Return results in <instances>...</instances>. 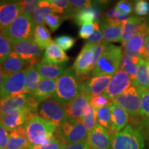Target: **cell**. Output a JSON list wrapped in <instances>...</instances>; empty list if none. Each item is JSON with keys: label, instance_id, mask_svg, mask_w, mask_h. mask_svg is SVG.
Instances as JSON below:
<instances>
[{"label": "cell", "instance_id": "1", "mask_svg": "<svg viewBox=\"0 0 149 149\" xmlns=\"http://www.w3.org/2000/svg\"><path fill=\"white\" fill-rule=\"evenodd\" d=\"M24 127L26 131L28 138L31 145L44 146L48 144L55 137L57 126L36 115L26 121Z\"/></svg>", "mask_w": 149, "mask_h": 149}, {"label": "cell", "instance_id": "2", "mask_svg": "<svg viewBox=\"0 0 149 149\" xmlns=\"http://www.w3.org/2000/svg\"><path fill=\"white\" fill-rule=\"evenodd\" d=\"M82 83L72 68H68L57 80V87L53 97L66 106L81 93Z\"/></svg>", "mask_w": 149, "mask_h": 149}, {"label": "cell", "instance_id": "3", "mask_svg": "<svg viewBox=\"0 0 149 149\" xmlns=\"http://www.w3.org/2000/svg\"><path fill=\"white\" fill-rule=\"evenodd\" d=\"M122 56V47L110 44L98 59L91 75L113 76L120 69Z\"/></svg>", "mask_w": 149, "mask_h": 149}, {"label": "cell", "instance_id": "4", "mask_svg": "<svg viewBox=\"0 0 149 149\" xmlns=\"http://www.w3.org/2000/svg\"><path fill=\"white\" fill-rule=\"evenodd\" d=\"M113 149H144V139L139 130L130 125L113 134Z\"/></svg>", "mask_w": 149, "mask_h": 149}, {"label": "cell", "instance_id": "5", "mask_svg": "<svg viewBox=\"0 0 149 149\" xmlns=\"http://www.w3.org/2000/svg\"><path fill=\"white\" fill-rule=\"evenodd\" d=\"M55 135L65 144L87 141L88 132L81 120L68 119L56 130Z\"/></svg>", "mask_w": 149, "mask_h": 149}, {"label": "cell", "instance_id": "6", "mask_svg": "<svg viewBox=\"0 0 149 149\" xmlns=\"http://www.w3.org/2000/svg\"><path fill=\"white\" fill-rule=\"evenodd\" d=\"M35 25L31 17L21 15L2 33L12 43L33 39Z\"/></svg>", "mask_w": 149, "mask_h": 149}, {"label": "cell", "instance_id": "7", "mask_svg": "<svg viewBox=\"0 0 149 149\" xmlns=\"http://www.w3.org/2000/svg\"><path fill=\"white\" fill-rule=\"evenodd\" d=\"M38 114L45 120L53 123L57 127L68 120L64 106L53 97L39 105Z\"/></svg>", "mask_w": 149, "mask_h": 149}, {"label": "cell", "instance_id": "8", "mask_svg": "<svg viewBox=\"0 0 149 149\" xmlns=\"http://www.w3.org/2000/svg\"><path fill=\"white\" fill-rule=\"evenodd\" d=\"M133 117L140 115L141 100L140 87L131 85L127 90L112 100Z\"/></svg>", "mask_w": 149, "mask_h": 149}, {"label": "cell", "instance_id": "9", "mask_svg": "<svg viewBox=\"0 0 149 149\" xmlns=\"http://www.w3.org/2000/svg\"><path fill=\"white\" fill-rule=\"evenodd\" d=\"M95 44L86 42L81 52L74 61L72 69L81 82L88 79L91 71L95 67L93 47Z\"/></svg>", "mask_w": 149, "mask_h": 149}, {"label": "cell", "instance_id": "10", "mask_svg": "<svg viewBox=\"0 0 149 149\" xmlns=\"http://www.w3.org/2000/svg\"><path fill=\"white\" fill-rule=\"evenodd\" d=\"M12 48L13 51L31 66H35L42 60L43 50L33 39L12 43Z\"/></svg>", "mask_w": 149, "mask_h": 149}, {"label": "cell", "instance_id": "11", "mask_svg": "<svg viewBox=\"0 0 149 149\" xmlns=\"http://www.w3.org/2000/svg\"><path fill=\"white\" fill-rule=\"evenodd\" d=\"M39 104L33 98V95L28 94L19 95L4 100H1L0 102V115L15 110H22L30 109L38 111Z\"/></svg>", "mask_w": 149, "mask_h": 149}, {"label": "cell", "instance_id": "12", "mask_svg": "<svg viewBox=\"0 0 149 149\" xmlns=\"http://www.w3.org/2000/svg\"><path fill=\"white\" fill-rule=\"evenodd\" d=\"M37 113V111L30 109L15 110L0 115V122L2 123L3 126L10 132L24 125L30 118L38 115Z\"/></svg>", "mask_w": 149, "mask_h": 149}, {"label": "cell", "instance_id": "13", "mask_svg": "<svg viewBox=\"0 0 149 149\" xmlns=\"http://www.w3.org/2000/svg\"><path fill=\"white\" fill-rule=\"evenodd\" d=\"M131 85L133 83L129 75L124 70H120L113 76L103 95L108 100L112 101L127 90Z\"/></svg>", "mask_w": 149, "mask_h": 149}, {"label": "cell", "instance_id": "14", "mask_svg": "<svg viewBox=\"0 0 149 149\" xmlns=\"http://www.w3.org/2000/svg\"><path fill=\"white\" fill-rule=\"evenodd\" d=\"M25 84V70L10 76H6L0 98L4 100L24 94Z\"/></svg>", "mask_w": 149, "mask_h": 149}, {"label": "cell", "instance_id": "15", "mask_svg": "<svg viewBox=\"0 0 149 149\" xmlns=\"http://www.w3.org/2000/svg\"><path fill=\"white\" fill-rule=\"evenodd\" d=\"M21 15L19 1H0V31H4Z\"/></svg>", "mask_w": 149, "mask_h": 149}, {"label": "cell", "instance_id": "16", "mask_svg": "<svg viewBox=\"0 0 149 149\" xmlns=\"http://www.w3.org/2000/svg\"><path fill=\"white\" fill-rule=\"evenodd\" d=\"M103 35L104 42L108 43L121 42L123 34V24L112 21L105 16L98 22Z\"/></svg>", "mask_w": 149, "mask_h": 149}, {"label": "cell", "instance_id": "17", "mask_svg": "<svg viewBox=\"0 0 149 149\" xmlns=\"http://www.w3.org/2000/svg\"><path fill=\"white\" fill-rule=\"evenodd\" d=\"M149 25L145 19L140 17L132 16L128 22L123 24V34L121 42H127L135 35L148 33Z\"/></svg>", "mask_w": 149, "mask_h": 149}, {"label": "cell", "instance_id": "18", "mask_svg": "<svg viewBox=\"0 0 149 149\" xmlns=\"http://www.w3.org/2000/svg\"><path fill=\"white\" fill-rule=\"evenodd\" d=\"M91 98L92 97L86 93H81L64 106L68 119L73 120H82L86 108L90 103Z\"/></svg>", "mask_w": 149, "mask_h": 149}, {"label": "cell", "instance_id": "19", "mask_svg": "<svg viewBox=\"0 0 149 149\" xmlns=\"http://www.w3.org/2000/svg\"><path fill=\"white\" fill-rule=\"evenodd\" d=\"M87 142L89 149H110L111 137L109 130L96 124L95 128L88 133Z\"/></svg>", "mask_w": 149, "mask_h": 149}, {"label": "cell", "instance_id": "20", "mask_svg": "<svg viewBox=\"0 0 149 149\" xmlns=\"http://www.w3.org/2000/svg\"><path fill=\"white\" fill-rule=\"evenodd\" d=\"M113 76H95L89 78L81 84V93L92 97L102 95L107 90Z\"/></svg>", "mask_w": 149, "mask_h": 149}, {"label": "cell", "instance_id": "21", "mask_svg": "<svg viewBox=\"0 0 149 149\" xmlns=\"http://www.w3.org/2000/svg\"><path fill=\"white\" fill-rule=\"evenodd\" d=\"M148 33L135 35L127 42L122 44L124 54L132 58L144 57L145 45Z\"/></svg>", "mask_w": 149, "mask_h": 149}, {"label": "cell", "instance_id": "22", "mask_svg": "<svg viewBox=\"0 0 149 149\" xmlns=\"http://www.w3.org/2000/svg\"><path fill=\"white\" fill-rule=\"evenodd\" d=\"M32 66L29 63L20 58L15 52L12 51L8 57L0 64V68L6 76L13 74L26 70Z\"/></svg>", "mask_w": 149, "mask_h": 149}, {"label": "cell", "instance_id": "23", "mask_svg": "<svg viewBox=\"0 0 149 149\" xmlns=\"http://www.w3.org/2000/svg\"><path fill=\"white\" fill-rule=\"evenodd\" d=\"M110 109L111 112V124L110 130L113 133L120 131L127 126L129 114L124 109L115 102L111 101Z\"/></svg>", "mask_w": 149, "mask_h": 149}, {"label": "cell", "instance_id": "24", "mask_svg": "<svg viewBox=\"0 0 149 149\" xmlns=\"http://www.w3.org/2000/svg\"><path fill=\"white\" fill-rule=\"evenodd\" d=\"M35 67L41 77L48 79L57 80L66 70V67L64 64H51L44 59L35 64Z\"/></svg>", "mask_w": 149, "mask_h": 149}, {"label": "cell", "instance_id": "25", "mask_svg": "<svg viewBox=\"0 0 149 149\" xmlns=\"http://www.w3.org/2000/svg\"><path fill=\"white\" fill-rule=\"evenodd\" d=\"M101 15V7L100 6L91 1V7L81 9L74 15L73 19L74 22L79 26L86 24L98 22Z\"/></svg>", "mask_w": 149, "mask_h": 149}, {"label": "cell", "instance_id": "26", "mask_svg": "<svg viewBox=\"0 0 149 149\" xmlns=\"http://www.w3.org/2000/svg\"><path fill=\"white\" fill-rule=\"evenodd\" d=\"M57 87V79H48L42 77L33 97L39 104L52 97Z\"/></svg>", "mask_w": 149, "mask_h": 149}, {"label": "cell", "instance_id": "27", "mask_svg": "<svg viewBox=\"0 0 149 149\" xmlns=\"http://www.w3.org/2000/svg\"><path fill=\"white\" fill-rule=\"evenodd\" d=\"M30 145L31 144L24 126L10 132L6 149H27Z\"/></svg>", "mask_w": 149, "mask_h": 149}, {"label": "cell", "instance_id": "28", "mask_svg": "<svg viewBox=\"0 0 149 149\" xmlns=\"http://www.w3.org/2000/svg\"><path fill=\"white\" fill-rule=\"evenodd\" d=\"M44 60L53 64H64L68 61L69 57L55 42L50 44L46 49Z\"/></svg>", "mask_w": 149, "mask_h": 149}, {"label": "cell", "instance_id": "29", "mask_svg": "<svg viewBox=\"0 0 149 149\" xmlns=\"http://www.w3.org/2000/svg\"><path fill=\"white\" fill-rule=\"evenodd\" d=\"M135 85L144 89L149 88V59L141 57L137 64Z\"/></svg>", "mask_w": 149, "mask_h": 149}, {"label": "cell", "instance_id": "30", "mask_svg": "<svg viewBox=\"0 0 149 149\" xmlns=\"http://www.w3.org/2000/svg\"><path fill=\"white\" fill-rule=\"evenodd\" d=\"M26 84L24 88L25 94L33 95L40 83L42 77L39 74L35 66H32L25 70Z\"/></svg>", "mask_w": 149, "mask_h": 149}, {"label": "cell", "instance_id": "31", "mask_svg": "<svg viewBox=\"0 0 149 149\" xmlns=\"http://www.w3.org/2000/svg\"><path fill=\"white\" fill-rule=\"evenodd\" d=\"M33 40L42 50L46 49L48 46L53 42L51 33L44 24L35 26Z\"/></svg>", "mask_w": 149, "mask_h": 149}, {"label": "cell", "instance_id": "32", "mask_svg": "<svg viewBox=\"0 0 149 149\" xmlns=\"http://www.w3.org/2000/svg\"><path fill=\"white\" fill-rule=\"evenodd\" d=\"M140 58H132L129 56L124 54L121 61V70L126 72L131 79L133 85H135L137 79V64Z\"/></svg>", "mask_w": 149, "mask_h": 149}, {"label": "cell", "instance_id": "33", "mask_svg": "<svg viewBox=\"0 0 149 149\" xmlns=\"http://www.w3.org/2000/svg\"><path fill=\"white\" fill-rule=\"evenodd\" d=\"M53 12L51 5L47 0L40 1L38 8L34 14L33 15L32 19L35 25H40V24H44L46 16Z\"/></svg>", "mask_w": 149, "mask_h": 149}, {"label": "cell", "instance_id": "34", "mask_svg": "<svg viewBox=\"0 0 149 149\" xmlns=\"http://www.w3.org/2000/svg\"><path fill=\"white\" fill-rule=\"evenodd\" d=\"M96 124L110 130L111 124V112L110 109V103L101 109L95 110Z\"/></svg>", "mask_w": 149, "mask_h": 149}, {"label": "cell", "instance_id": "35", "mask_svg": "<svg viewBox=\"0 0 149 149\" xmlns=\"http://www.w3.org/2000/svg\"><path fill=\"white\" fill-rule=\"evenodd\" d=\"M81 121L86 128L88 130V133L96 126V112L90 103L86 108L84 115Z\"/></svg>", "mask_w": 149, "mask_h": 149}, {"label": "cell", "instance_id": "36", "mask_svg": "<svg viewBox=\"0 0 149 149\" xmlns=\"http://www.w3.org/2000/svg\"><path fill=\"white\" fill-rule=\"evenodd\" d=\"M13 51L12 42L2 32L0 31V64Z\"/></svg>", "mask_w": 149, "mask_h": 149}, {"label": "cell", "instance_id": "37", "mask_svg": "<svg viewBox=\"0 0 149 149\" xmlns=\"http://www.w3.org/2000/svg\"><path fill=\"white\" fill-rule=\"evenodd\" d=\"M40 1L38 0H24L20 1L19 3L22 6V14L32 17L35 10L38 8Z\"/></svg>", "mask_w": 149, "mask_h": 149}, {"label": "cell", "instance_id": "38", "mask_svg": "<svg viewBox=\"0 0 149 149\" xmlns=\"http://www.w3.org/2000/svg\"><path fill=\"white\" fill-rule=\"evenodd\" d=\"M64 20V19L61 15L55 14V13H51L46 16L45 23L48 26L52 32H55Z\"/></svg>", "mask_w": 149, "mask_h": 149}, {"label": "cell", "instance_id": "39", "mask_svg": "<svg viewBox=\"0 0 149 149\" xmlns=\"http://www.w3.org/2000/svg\"><path fill=\"white\" fill-rule=\"evenodd\" d=\"M105 17L107 19H109L112 21H115L117 22H120L124 24L129 20V19L131 17L130 15L123 13L120 11L117 10L116 8L111 9L108 11L107 14L105 15Z\"/></svg>", "mask_w": 149, "mask_h": 149}, {"label": "cell", "instance_id": "40", "mask_svg": "<svg viewBox=\"0 0 149 149\" xmlns=\"http://www.w3.org/2000/svg\"><path fill=\"white\" fill-rule=\"evenodd\" d=\"M75 39L69 35H61L55 39V43L64 51H68L73 47Z\"/></svg>", "mask_w": 149, "mask_h": 149}, {"label": "cell", "instance_id": "41", "mask_svg": "<svg viewBox=\"0 0 149 149\" xmlns=\"http://www.w3.org/2000/svg\"><path fill=\"white\" fill-rule=\"evenodd\" d=\"M100 29V26H99L98 22L84 24L81 26V28L79 29V36L81 38L87 40L94 33L96 29Z\"/></svg>", "mask_w": 149, "mask_h": 149}, {"label": "cell", "instance_id": "42", "mask_svg": "<svg viewBox=\"0 0 149 149\" xmlns=\"http://www.w3.org/2000/svg\"><path fill=\"white\" fill-rule=\"evenodd\" d=\"M141 100L140 115H144L149 118V91L148 89L140 88Z\"/></svg>", "mask_w": 149, "mask_h": 149}, {"label": "cell", "instance_id": "43", "mask_svg": "<svg viewBox=\"0 0 149 149\" xmlns=\"http://www.w3.org/2000/svg\"><path fill=\"white\" fill-rule=\"evenodd\" d=\"M65 144L55 135L54 138L48 144L44 146H34L30 145L27 149H61Z\"/></svg>", "mask_w": 149, "mask_h": 149}, {"label": "cell", "instance_id": "44", "mask_svg": "<svg viewBox=\"0 0 149 149\" xmlns=\"http://www.w3.org/2000/svg\"><path fill=\"white\" fill-rule=\"evenodd\" d=\"M69 3L71 6L72 13H74V17L76 13L81 9L91 7V1H88V0H78V1L77 0H75V1L70 0Z\"/></svg>", "mask_w": 149, "mask_h": 149}, {"label": "cell", "instance_id": "45", "mask_svg": "<svg viewBox=\"0 0 149 149\" xmlns=\"http://www.w3.org/2000/svg\"><path fill=\"white\" fill-rule=\"evenodd\" d=\"M134 10L137 15L145 16L149 13V2L145 0H139L136 1Z\"/></svg>", "mask_w": 149, "mask_h": 149}, {"label": "cell", "instance_id": "46", "mask_svg": "<svg viewBox=\"0 0 149 149\" xmlns=\"http://www.w3.org/2000/svg\"><path fill=\"white\" fill-rule=\"evenodd\" d=\"M111 101L108 100L103 94L100 95L93 97L91 98L90 104L91 106L94 108L95 110H97L101 109V108L105 107L107 104H109Z\"/></svg>", "mask_w": 149, "mask_h": 149}, {"label": "cell", "instance_id": "47", "mask_svg": "<svg viewBox=\"0 0 149 149\" xmlns=\"http://www.w3.org/2000/svg\"><path fill=\"white\" fill-rule=\"evenodd\" d=\"M10 131L0 122V149H6Z\"/></svg>", "mask_w": 149, "mask_h": 149}, {"label": "cell", "instance_id": "48", "mask_svg": "<svg viewBox=\"0 0 149 149\" xmlns=\"http://www.w3.org/2000/svg\"><path fill=\"white\" fill-rule=\"evenodd\" d=\"M115 8L123 13L130 15L133 10V3L131 1H120L117 3Z\"/></svg>", "mask_w": 149, "mask_h": 149}, {"label": "cell", "instance_id": "49", "mask_svg": "<svg viewBox=\"0 0 149 149\" xmlns=\"http://www.w3.org/2000/svg\"><path fill=\"white\" fill-rule=\"evenodd\" d=\"M87 43L91 44H98L104 41L103 35L100 29H96L94 33L86 40Z\"/></svg>", "mask_w": 149, "mask_h": 149}, {"label": "cell", "instance_id": "50", "mask_svg": "<svg viewBox=\"0 0 149 149\" xmlns=\"http://www.w3.org/2000/svg\"><path fill=\"white\" fill-rule=\"evenodd\" d=\"M61 149H89V147L87 141H84L74 144H64Z\"/></svg>", "mask_w": 149, "mask_h": 149}, {"label": "cell", "instance_id": "51", "mask_svg": "<svg viewBox=\"0 0 149 149\" xmlns=\"http://www.w3.org/2000/svg\"><path fill=\"white\" fill-rule=\"evenodd\" d=\"M5 79H6V75L3 74L2 70H1V68H0V96H1V91H2V88H3V84H4Z\"/></svg>", "mask_w": 149, "mask_h": 149}, {"label": "cell", "instance_id": "52", "mask_svg": "<svg viewBox=\"0 0 149 149\" xmlns=\"http://www.w3.org/2000/svg\"><path fill=\"white\" fill-rule=\"evenodd\" d=\"M145 58L149 59V35H147L146 42L145 45V53H144Z\"/></svg>", "mask_w": 149, "mask_h": 149}, {"label": "cell", "instance_id": "53", "mask_svg": "<svg viewBox=\"0 0 149 149\" xmlns=\"http://www.w3.org/2000/svg\"><path fill=\"white\" fill-rule=\"evenodd\" d=\"M148 91H149V88H148Z\"/></svg>", "mask_w": 149, "mask_h": 149}, {"label": "cell", "instance_id": "54", "mask_svg": "<svg viewBox=\"0 0 149 149\" xmlns=\"http://www.w3.org/2000/svg\"><path fill=\"white\" fill-rule=\"evenodd\" d=\"M149 22V21H148V22Z\"/></svg>", "mask_w": 149, "mask_h": 149}]
</instances>
